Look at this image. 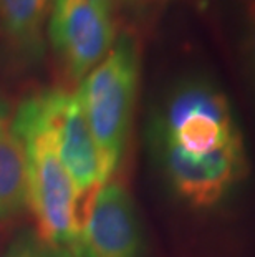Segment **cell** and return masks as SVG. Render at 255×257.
Listing matches in <instances>:
<instances>
[{
    "instance_id": "obj_6",
    "label": "cell",
    "mask_w": 255,
    "mask_h": 257,
    "mask_svg": "<svg viewBox=\"0 0 255 257\" xmlns=\"http://www.w3.org/2000/svg\"><path fill=\"white\" fill-rule=\"evenodd\" d=\"M83 257H144V231L128 189L106 183L96 191L81 231Z\"/></svg>"
},
{
    "instance_id": "obj_5",
    "label": "cell",
    "mask_w": 255,
    "mask_h": 257,
    "mask_svg": "<svg viewBox=\"0 0 255 257\" xmlns=\"http://www.w3.org/2000/svg\"><path fill=\"white\" fill-rule=\"evenodd\" d=\"M53 52L72 80H83L116 42L111 0H53L48 20Z\"/></svg>"
},
{
    "instance_id": "obj_2",
    "label": "cell",
    "mask_w": 255,
    "mask_h": 257,
    "mask_svg": "<svg viewBox=\"0 0 255 257\" xmlns=\"http://www.w3.org/2000/svg\"><path fill=\"white\" fill-rule=\"evenodd\" d=\"M10 126L25 148L29 207L37 236L63 255L83 257L81 231L90 202L81 198L45 131L15 116Z\"/></svg>"
},
{
    "instance_id": "obj_9",
    "label": "cell",
    "mask_w": 255,
    "mask_h": 257,
    "mask_svg": "<svg viewBox=\"0 0 255 257\" xmlns=\"http://www.w3.org/2000/svg\"><path fill=\"white\" fill-rule=\"evenodd\" d=\"M240 53L245 72L255 85V0L242 2Z\"/></svg>"
},
{
    "instance_id": "obj_10",
    "label": "cell",
    "mask_w": 255,
    "mask_h": 257,
    "mask_svg": "<svg viewBox=\"0 0 255 257\" xmlns=\"http://www.w3.org/2000/svg\"><path fill=\"white\" fill-rule=\"evenodd\" d=\"M2 257H67L58 252L32 231L17 234L7 245Z\"/></svg>"
},
{
    "instance_id": "obj_8",
    "label": "cell",
    "mask_w": 255,
    "mask_h": 257,
    "mask_svg": "<svg viewBox=\"0 0 255 257\" xmlns=\"http://www.w3.org/2000/svg\"><path fill=\"white\" fill-rule=\"evenodd\" d=\"M29 206L25 148L7 123L0 126V224L14 221Z\"/></svg>"
},
{
    "instance_id": "obj_1",
    "label": "cell",
    "mask_w": 255,
    "mask_h": 257,
    "mask_svg": "<svg viewBox=\"0 0 255 257\" xmlns=\"http://www.w3.org/2000/svg\"><path fill=\"white\" fill-rule=\"evenodd\" d=\"M151 148L171 193L197 212L230 202L250 174L234 106L207 78L186 80L171 91L151 124Z\"/></svg>"
},
{
    "instance_id": "obj_4",
    "label": "cell",
    "mask_w": 255,
    "mask_h": 257,
    "mask_svg": "<svg viewBox=\"0 0 255 257\" xmlns=\"http://www.w3.org/2000/svg\"><path fill=\"white\" fill-rule=\"evenodd\" d=\"M15 118L45 131L81 198L90 202L101 188L100 156L77 95L58 88L35 93L20 103Z\"/></svg>"
},
{
    "instance_id": "obj_11",
    "label": "cell",
    "mask_w": 255,
    "mask_h": 257,
    "mask_svg": "<svg viewBox=\"0 0 255 257\" xmlns=\"http://www.w3.org/2000/svg\"><path fill=\"white\" fill-rule=\"evenodd\" d=\"M5 118H7V108H5L2 98H0V126L7 123V121H5Z\"/></svg>"
},
{
    "instance_id": "obj_7",
    "label": "cell",
    "mask_w": 255,
    "mask_h": 257,
    "mask_svg": "<svg viewBox=\"0 0 255 257\" xmlns=\"http://www.w3.org/2000/svg\"><path fill=\"white\" fill-rule=\"evenodd\" d=\"M48 12L50 0H0V35L20 67H34L43 58Z\"/></svg>"
},
{
    "instance_id": "obj_3",
    "label": "cell",
    "mask_w": 255,
    "mask_h": 257,
    "mask_svg": "<svg viewBox=\"0 0 255 257\" xmlns=\"http://www.w3.org/2000/svg\"><path fill=\"white\" fill-rule=\"evenodd\" d=\"M139 85V53L129 35L116 38L103 62L81 80L77 98L100 156L101 186L108 183L126 150Z\"/></svg>"
}]
</instances>
